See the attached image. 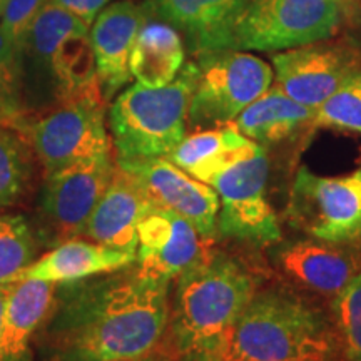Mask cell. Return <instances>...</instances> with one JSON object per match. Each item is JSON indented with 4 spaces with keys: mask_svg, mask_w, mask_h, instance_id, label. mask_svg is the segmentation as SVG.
Masks as SVG:
<instances>
[{
    "mask_svg": "<svg viewBox=\"0 0 361 361\" xmlns=\"http://www.w3.org/2000/svg\"><path fill=\"white\" fill-rule=\"evenodd\" d=\"M169 284L137 269L57 284L47 318L57 361H130L151 353L169 324Z\"/></svg>",
    "mask_w": 361,
    "mask_h": 361,
    "instance_id": "cell-1",
    "label": "cell"
},
{
    "mask_svg": "<svg viewBox=\"0 0 361 361\" xmlns=\"http://www.w3.org/2000/svg\"><path fill=\"white\" fill-rule=\"evenodd\" d=\"M256 293L255 278L224 252H207L178 278L171 335L183 361H223L229 336Z\"/></svg>",
    "mask_w": 361,
    "mask_h": 361,
    "instance_id": "cell-2",
    "label": "cell"
},
{
    "mask_svg": "<svg viewBox=\"0 0 361 361\" xmlns=\"http://www.w3.org/2000/svg\"><path fill=\"white\" fill-rule=\"evenodd\" d=\"M335 336L328 319L281 290L255 293L234 324L223 361H331Z\"/></svg>",
    "mask_w": 361,
    "mask_h": 361,
    "instance_id": "cell-3",
    "label": "cell"
},
{
    "mask_svg": "<svg viewBox=\"0 0 361 361\" xmlns=\"http://www.w3.org/2000/svg\"><path fill=\"white\" fill-rule=\"evenodd\" d=\"M200 67L188 62L173 82L162 87L130 85L114 99L109 128L117 159L166 157L186 137L189 106Z\"/></svg>",
    "mask_w": 361,
    "mask_h": 361,
    "instance_id": "cell-4",
    "label": "cell"
},
{
    "mask_svg": "<svg viewBox=\"0 0 361 361\" xmlns=\"http://www.w3.org/2000/svg\"><path fill=\"white\" fill-rule=\"evenodd\" d=\"M268 178L266 149L251 141L207 179L219 196L218 233L256 246L279 243L278 216L266 197Z\"/></svg>",
    "mask_w": 361,
    "mask_h": 361,
    "instance_id": "cell-5",
    "label": "cell"
},
{
    "mask_svg": "<svg viewBox=\"0 0 361 361\" xmlns=\"http://www.w3.org/2000/svg\"><path fill=\"white\" fill-rule=\"evenodd\" d=\"M17 133L29 135L45 174L89 157L112 154V141L106 128V99L101 85L56 106L30 121L22 117Z\"/></svg>",
    "mask_w": 361,
    "mask_h": 361,
    "instance_id": "cell-6",
    "label": "cell"
},
{
    "mask_svg": "<svg viewBox=\"0 0 361 361\" xmlns=\"http://www.w3.org/2000/svg\"><path fill=\"white\" fill-rule=\"evenodd\" d=\"M200 67L188 123L211 129L231 124L274 82L273 66L246 51L196 54Z\"/></svg>",
    "mask_w": 361,
    "mask_h": 361,
    "instance_id": "cell-7",
    "label": "cell"
},
{
    "mask_svg": "<svg viewBox=\"0 0 361 361\" xmlns=\"http://www.w3.org/2000/svg\"><path fill=\"white\" fill-rule=\"evenodd\" d=\"M340 0H251L233 30V51L281 52L333 37Z\"/></svg>",
    "mask_w": 361,
    "mask_h": 361,
    "instance_id": "cell-8",
    "label": "cell"
},
{
    "mask_svg": "<svg viewBox=\"0 0 361 361\" xmlns=\"http://www.w3.org/2000/svg\"><path fill=\"white\" fill-rule=\"evenodd\" d=\"M288 218L298 229L322 241L343 245L361 238V168L340 178L298 169Z\"/></svg>",
    "mask_w": 361,
    "mask_h": 361,
    "instance_id": "cell-9",
    "label": "cell"
},
{
    "mask_svg": "<svg viewBox=\"0 0 361 361\" xmlns=\"http://www.w3.org/2000/svg\"><path fill=\"white\" fill-rule=\"evenodd\" d=\"M116 164L137 180L152 204L188 219L204 239L216 236L219 196L209 184L192 178L168 157L117 159Z\"/></svg>",
    "mask_w": 361,
    "mask_h": 361,
    "instance_id": "cell-10",
    "label": "cell"
},
{
    "mask_svg": "<svg viewBox=\"0 0 361 361\" xmlns=\"http://www.w3.org/2000/svg\"><path fill=\"white\" fill-rule=\"evenodd\" d=\"M114 171L112 154H106L78 161L47 174L42 214L54 236L69 239L82 234Z\"/></svg>",
    "mask_w": 361,
    "mask_h": 361,
    "instance_id": "cell-11",
    "label": "cell"
},
{
    "mask_svg": "<svg viewBox=\"0 0 361 361\" xmlns=\"http://www.w3.org/2000/svg\"><path fill=\"white\" fill-rule=\"evenodd\" d=\"M274 84L293 101L318 109L355 71L348 49L314 42L273 54Z\"/></svg>",
    "mask_w": 361,
    "mask_h": 361,
    "instance_id": "cell-12",
    "label": "cell"
},
{
    "mask_svg": "<svg viewBox=\"0 0 361 361\" xmlns=\"http://www.w3.org/2000/svg\"><path fill=\"white\" fill-rule=\"evenodd\" d=\"M202 238L188 219L151 204L137 226V271L173 281L207 255Z\"/></svg>",
    "mask_w": 361,
    "mask_h": 361,
    "instance_id": "cell-13",
    "label": "cell"
},
{
    "mask_svg": "<svg viewBox=\"0 0 361 361\" xmlns=\"http://www.w3.org/2000/svg\"><path fill=\"white\" fill-rule=\"evenodd\" d=\"M149 13V2L137 6L123 0L104 8L94 22L90 42L96 54L97 79L106 102L133 78L129 69L130 52Z\"/></svg>",
    "mask_w": 361,
    "mask_h": 361,
    "instance_id": "cell-14",
    "label": "cell"
},
{
    "mask_svg": "<svg viewBox=\"0 0 361 361\" xmlns=\"http://www.w3.org/2000/svg\"><path fill=\"white\" fill-rule=\"evenodd\" d=\"M251 0H151V12L180 30L194 54L231 49L233 30Z\"/></svg>",
    "mask_w": 361,
    "mask_h": 361,
    "instance_id": "cell-15",
    "label": "cell"
},
{
    "mask_svg": "<svg viewBox=\"0 0 361 361\" xmlns=\"http://www.w3.org/2000/svg\"><path fill=\"white\" fill-rule=\"evenodd\" d=\"M273 258L293 281L324 296L335 298L358 273L348 252L316 238L281 243Z\"/></svg>",
    "mask_w": 361,
    "mask_h": 361,
    "instance_id": "cell-16",
    "label": "cell"
},
{
    "mask_svg": "<svg viewBox=\"0 0 361 361\" xmlns=\"http://www.w3.org/2000/svg\"><path fill=\"white\" fill-rule=\"evenodd\" d=\"M152 202L137 180L116 166L114 174L94 207L82 236L114 250L137 251V226Z\"/></svg>",
    "mask_w": 361,
    "mask_h": 361,
    "instance_id": "cell-17",
    "label": "cell"
},
{
    "mask_svg": "<svg viewBox=\"0 0 361 361\" xmlns=\"http://www.w3.org/2000/svg\"><path fill=\"white\" fill-rule=\"evenodd\" d=\"M137 261L135 250H114L96 241L69 239L22 271L16 281L39 279L52 284L80 281L129 268ZM13 281V283H16Z\"/></svg>",
    "mask_w": 361,
    "mask_h": 361,
    "instance_id": "cell-18",
    "label": "cell"
},
{
    "mask_svg": "<svg viewBox=\"0 0 361 361\" xmlns=\"http://www.w3.org/2000/svg\"><path fill=\"white\" fill-rule=\"evenodd\" d=\"M56 288L39 279L12 283L0 328V361H32L30 345L51 314Z\"/></svg>",
    "mask_w": 361,
    "mask_h": 361,
    "instance_id": "cell-19",
    "label": "cell"
},
{
    "mask_svg": "<svg viewBox=\"0 0 361 361\" xmlns=\"http://www.w3.org/2000/svg\"><path fill=\"white\" fill-rule=\"evenodd\" d=\"M314 109L293 101L276 84L251 102L234 121L239 133L259 146H271L293 137L313 124Z\"/></svg>",
    "mask_w": 361,
    "mask_h": 361,
    "instance_id": "cell-20",
    "label": "cell"
},
{
    "mask_svg": "<svg viewBox=\"0 0 361 361\" xmlns=\"http://www.w3.org/2000/svg\"><path fill=\"white\" fill-rule=\"evenodd\" d=\"M183 66L184 47L178 30L168 22L147 17L130 52V75L144 87L156 89L173 82Z\"/></svg>",
    "mask_w": 361,
    "mask_h": 361,
    "instance_id": "cell-21",
    "label": "cell"
},
{
    "mask_svg": "<svg viewBox=\"0 0 361 361\" xmlns=\"http://www.w3.org/2000/svg\"><path fill=\"white\" fill-rule=\"evenodd\" d=\"M250 142L251 139L239 133L231 123L186 135L166 157L192 178L207 183L216 171L223 168L226 161L231 159L239 149Z\"/></svg>",
    "mask_w": 361,
    "mask_h": 361,
    "instance_id": "cell-22",
    "label": "cell"
},
{
    "mask_svg": "<svg viewBox=\"0 0 361 361\" xmlns=\"http://www.w3.org/2000/svg\"><path fill=\"white\" fill-rule=\"evenodd\" d=\"M54 102L66 101L99 84L96 54L87 34L67 37L51 61Z\"/></svg>",
    "mask_w": 361,
    "mask_h": 361,
    "instance_id": "cell-23",
    "label": "cell"
},
{
    "mask_svg": "<svg viewBox=\"0 0 361 361\" xmlns=\"http://www.w3.org/2000/svg\"><path fill=\"white\" fill-rule=\"evenodd\" d=\"M87 32L89 27L79 17L57 4L47 2L27 30L22 42V61L29 59L35 69L51 75V61L59 45L71 35Z\"/></svg>",
    "mask_w": 361,
    "mask_h": 361,
    "instance_id": "cell-24",
    "label": "cell"
},
{
    "mask_svg": "<svg viewBox=\"0 0 361 361\" xmlns=\"http://www.w3.org/2000/svg\"><path fill=\"white\" fill-rule=\"evenodd\" d=\"M30 178V157L24 139L0 123V207L20 200Z\"/></svg>",
    "mask_w": 361,
    "mask_h": 361,
    "instance_id": "cell-25",
    "label": "cell"
},
{
    "mask_svg": "<svg viewBox=\"0 0 361 361\" xmlns=\"http://www.w3.org/2000/svg\"><path fill=\"white\" fill-rule=\"evenodd\" d=\"M22 49L0 27V111L12 129L19 128L24 109Z\"/></svg>",
    "mask_w": 361,
    "mask_h": 361,
    "instance_id": "cell-26",
    "label": "cell"
},
{
    "mask_svg": "<svg viewBox=\"0 0 361 361\" xmlns=\"http://www.w3.org/2000/svg\"><path fill=\"white\" fill-rule=\"evenodd\" d=\"M313 126L361 134V71L351 72L314 111Z\"/></svg>",
    "mask_w": 361,
    "mask_h": 361,
    "instance_id": "cell-27",
    "label": "cell"
},
{
    "mask_svg": "<svg viewBox=\"0 0 361 361\" xmlns=\"http://www.w3.org/2000/svg\"><path fill=\"white\" fill-rule=\"evenodd\" d=\"M35 243L29 224L20 216H0V283H13L32 264Z\"/></svg>",
    "mask_w": 361,
    "mask_h": 361,
    "instance_id": "cell-28",
    "label": "cell"
},
{
    "mask_svg": "<svg viewBox=\"0 0 361 361\" xmlns=\"http://www.w3.org/2000/svg\"><path fill=\"white\" fill-rule=\"evenodd\" d=\"M333 311L346 361H361V271L335 296Z\"/></svg>",
    "mask_w": 361,
    "mask_h": 361,
    "instance_id": "cell-29",
    "label": "cell"
},
{
    "mask_svg": "<svg viewBox=\"0 0 361 361\" xmlns=\"http://www.w3.org/2000/svg\"><path fill=\"white\" fill-rule=\"evenodd\" d=\"M47 0H6L0 11V27L22 49V42Z\"/></svg>",
    "mask_w": 361,
    "mask_h": 361,
    "instance_id": "cell-30",
    "label": "cell"
},
{
    "mask_svg": "<svg viewBox=\"0 0 361 361\" xmlns=\"http://www.w3.org/2000/svg\"><path fill=\"white\" fill-rule=\"evenodd\" d=\"M51 2L57 4L59 7L66 8L67 12L74 13L79 17L85 25L90 27L96 22L97 16L111 0H51Z\"/></svg>",
    "mask_w": 361,
    "mask_h": 361,
    "instance_id": "cell-31",
    "label": "cell"
},
{
    "mask_svg": "<svg viewBox=\"0 0 361 361\" xmlns=\"http://www.w3.org/2000/svg\"><path fill=\"white\" fill-rule=\"evenodd\" d=\"M12 290V283H0V328H2L4 313H6V306L8 300V293Z\"/></svg>",
    "mask_w": 361,
    "mask_h": 361,
    "instance_id": "cell-32",
    "label": "cell"
},
{
    "mask_svg": "<svg viewBox=\"0 0 361 361\" xmlns=\"http://www.w3.org/2000/svg\"><path fill=\"white\" fill-rule=\"evenodd\" d=\"M130 361H169V360H164V358H149V356H141V358H135V360H130Z\"/></svg>",
    "mask_w": 361,
    "mask_h": 361,
    "instance_id": "cell-33",
    "label": "cell"
},
{
    "mask_svg": "<svg viewBox=\"0 0 361 361\" xmlns=\"http://www.w3.org/2000/svg\"><path fill=\"white\" fill-rule=\"evenodd\" d=\"M0 123H4V124H7V119H6V116L2 114V111H0ZM8 126V124H7Z\"/></svg>",
    "mask_w": 361,
    "mask_h": 361,
    "instance_id": "cell-34",
    "label": "cell"
},
{
    "mask_svg": "<svg viewBox=\"0 0 361 361\" xmlns=\"http://www.w3.org/2000/svg\"><path fill=\"white\" fill-rule=\"evenodd\" d=\"M4 2H6V0H0V11H2V6H4Z\"/></svg>",
    "mask_w": 361,
    "mask_h": 361,
    "instance_id": "cell-35",
    "label": "cell"
},
{
    "mask_svg": "<svg viewBox=\"0 0 361 361\" xmlns=\"http://www.w3.org/2000/svg\"><path fill=\"white\" fill-rule=\"evenodd\" d=\"M340 2H341V0H340Z\"/></svg>",
    "mask_w": 361,
    "mask_h": 361,
    "instance_id": "cell-36",
    "label": "cell"
}]
</instances>
